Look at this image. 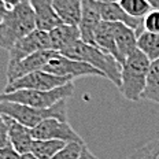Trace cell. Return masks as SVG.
Wrapping results in <instances>:
<instances>
[{
  "label": "cell",
  "instance_id": "obj_1",
  "mask_svg": "<svg viewBox=\"0 0 159 159\" xmlns=\"http://www.w3.org/2000/svg\"><path fill=\"white\" fill-rule=\"evenodd\" d=\"M62 55L91 65L92 67L100 70L104 74V77L110 80L114 85H117L118 88L121 87L122 66L118 63V61L115 58H112L110 54L104 52L103 49H100L96 45L87 44L82 40H78L71 47H69L66 51L62 52Z\"/></svg>",
  "mask_w": 159,
  "mask_h": 159
},
{
  "label": "cell",
  "instance_id": "obj_2",
  "mask_svg": "<svg viewBox=\"0 0 159 159\" xmlns=\"http://www.w3.org/2000/svg\"><path fill=\"white\" fill-rule=\"evenodd\" d=\"M151 62L141 51L136 49L124 62L121 69V87L119 91L126 100L137 102L141 99L147 82Z\"/></svg>",
  "mask_w": 159,
  "mask_h": 159
},
{
  "label": "cell",
  "instance_id": "obj_3",
  "mask_svg": "<svg viewBox=\"0 0 159 159\" xmlns=\"http://www.w3.org/2000/svg\"><path fill=\"white\" fill-rule=\"evenodd\" d=\"M36 29V15L30 3L11 8L3 24H0V48L10 51L18 40Z\"/></svg>",
  "mask_w": 159,
  "mask_h": 159
},
{
  "label": "cell",
  "instance_id": "obj_4",
  "mask_svg": "<svg viewBox=\"0 0 159 159\" xmlns=\"http://www.w3.org/2000/svg\"><path fill=\"white\" fill-rule=\"evenodd\" d=\"M0 114L33 129L41 121L48 118L67 121V99H63L51 107L41 108V110L25 104L12 103V102H0Z\"/></svg>",
  "mask_w": 159,
  "mask_h": 159
},
{
  "label": "cell",
  "instance_id": "obj_5",
  "mask_svg": "<svg viewBox=\"0 0 159 159\" xmlns=\"http://www.w3.org/2000/svg\"><path fill=\"white\" fill-rule=\"evenodd\" d=\"M74 85L73 82L66 84L51 91H34V89H19L15 92H3L0 93V102H12V103L25 104L33 108H48L58 102L73 96Z\"/></svg>",
  "mask_w": 159,
  "mask_h": 159
},
{
  "label": "cell",
  "instance_id": "obj_6",
  "mask_svg": "<svg viewBox=\"0 0 159 159\" xmlns=\"http://www.w3.org/2000/svg\"><path fill=\"white\" fill-rule=\"evenodd\" d=\"M73 82V78L70 77H61L51 73H47L44 70H39L34 73H30L28 75L15 80L11 84H7L4 88V92H15L19 89H34V91H51V89L63 87L66 84Z\"/></svg>",
  "mask_w": 159,
  "mask_h": 159
},
{
  "label": "cell",
  "instance_id": "obj_7",
  "mask_svg": "<svg viewBox=\"0 0 159 159\" xmlns=\"http://www.w3.org/2000/svg\"><path fill=\"white\" fill-rule=\"evenodd\" d=\"M34 140H61L65 143H84L82 137L69 125L67 121L48 118L32 129Z\"/></svg>",
  "mask_w": 159,
  "mask_h": 159
},
{
  "label": "cell",
  "instance_id": "obj_8",
  "mask_svg": "<svg viewBox=\"0 0 159 159\" xmlns=\"http://www.w3.org/2000/svg\"><path fill=\"white\" fill-rule=\"evenodd\" d=\"M44 49H51V40H49V33L44 30H33L28 36L22 37L21 40L15 43V45L8 51V66H12L22 59L28 58L39 51ZM54 51V49H52Z\"/></svg>",
  "mask_w": 159,
  "mask_h": 159
},
{
  "label": "cell",
  "instance_id": "obj_9",
  "mask_svg": "<svg viewBox=\"0 0 159 159\" xmlns=\"http://www.w3.org/2000/svg\"><path fill=\"white\" fill-rule=\"evenodd\" d=\"M43 70L55 75H61V77H70L73 80L77 77H84V75H95V77L106 78L103 73L92 67L91 65L81 61H75V59H70L62 54L49 61Z\"/></svg>",
  "mask_w": 159,
  "mask_h": 159
},
{
  "label": "cell",
  "instance_id": "obj_10",
  "mask_svg": "<svg viewBox=\"0 0 159 159\" xmlns=\"http://www.w3.org/2000/svg\"><path fill=\"white\" fill-rule=\"evenodd\" d=\"M58 55H59V52H56V51L44 49V51H39V52H36V54L28 56V58L22 59L18 63L8 66L7 67V84H11L15 80L30 74V73L43 70L44 66L47 65L49 61L56 58Z\"/></svg>",
  "mask_w": 159,
  "mask_h": 159
},
{
  "label": "cell",
  "instance_id": "obj_11",
  "mask_svg": "<svg viewBox=\"0 0 159 159\" xmlns=\"http://www.w3.org/2000/svg\"><path fill=\"white\" fill-rule=\"evenodd\" d=\"M102 22L99 14L98 2L95 0H82L81 19H80L78 29L81 40L87 44L95 45V33Z\"/></svg>",
  "mask_w": 159,
  "mask_h": 159
},
{
  "label": "cell",
  "instance_id": "obj_12",
  "mask_svg": "<svg viewBox=\"0 0 159 159\" xmlns=\"http://www.w3.org/2000/svg\"><path fill=\"white\" fill-rule=\"evenodd\" d=\"M7 124V134H8V144L11 145L19 155H25L30 152L33 144V136L32 129L19 124L14 119L3 115Z\"/></svg>",
  "mask_w": 159,
  "mask_h": 159
},
{
  "label": "cell",
  "instance_id": "obj_13",
  "mask_svg": "<svg viewBox=\"0 0 159 159\" xmlns=\"http://www.w3.org/2000/svg\"><path fill=\"white\" fill-rule=\"evenodd\" d=\"M36 15V28L39 30L51 32L63 22L56 14L52 0H29Z\"/></svg>",
  "mask_w": 159,
  "mask_h": 159
},
{
  "label": "cell",
  "instance_id": "obj_14",
  "mask_svg": "<svg viewBox=\"0 0 159 159\" xmlns=\"http://www.w3.org/2000/svg\"><path fill=\"white\" fill-rule=\"evenodd\" d=\"M98 8H99V14H100L102 21L106 22H119L129 26V28L134 29L137 32V36L140 34L143 29V19H136L133 16L128 15L126 12L122 10V7L119 6V3H98Z\"/></svg>",
  "mask_w": 159,
  "mask_h": 159
},
{
  "label": "cell",
  "instance_id": "obj_15",
  "mask_svg": "<svg viewBox=\"0 0 159 159\" xmlns=\"http://www.w3.org/2000/svg\"><path fill=\"white\" fill-rule=\"evenodd\" d=\"M114 37L119 55V63L122 66L128 56L137 49V32L124 24L114 22Z\"/></svg>",
  "mask_w": 159,
  "mask_h": 159
},
{
  "label": "cell",
  "instance_id": "obj_16",
  "mask_svg": "<svg viewBox=\"0 0 159 159\" xmlns=\"http://www.w3.org/2000/svg\"><path fill=\"white\" fill-rule=\"evenodd\" d=\"M48 33H49V40H51V49L59 52V54H62L69 47H71L75 41L81 40L78 26H73V25L62 24L61 26L52 29Z\"/></svg>",
  "mask_w": 159,
  "mask_h": 159
},
{
  "label": "cell",
  "instance_id": "obj_17",
  "mask_svg": "<svg viewBox=\"0 0 159 159\" xmlns=\"http://www.w3.org/2000/svg\"><path fill=\"white\" fill-rule=\"evenodd\" d=\"M52 4L63 24L78 26L81 19L82 0H52Z\"/></svg>",
  "mask_w": 159,
  "mask_h": 159
},
{
  "label": "cell",
  "instance_id": "obj_18",
  "mask_svg": "<svg viewBox=\"0 0 159 159\" xmlns=\"http://www.w3.org/2000/svg\"><path fill=\"white\" fill-rule=\"evenodd\" d=\"M137 49L148 58L150 62L159 59V34L143 30L137 36Z\"/></svg>",
  "mask_w": 159,
  "mask_h": 159
},
{
  "label": "cell",
  "instance_id": "obj_19",
  "mask_svg": "<svg viewBox=\"0 0 159 159\" xmlns=\"http://www.w3.org/2000/svg\"><path fill=\"white\" fill-rule=\"evenodd\" d=\"M66 144L61 140H33L30 154L39 159H52Z\"/></svg>",
  "mask_w": 159,
  "mask_h": 159
},
{
  "label": "cell",
  "instance_id": "obj_20",
  "mask_svg": "<svg viewBox=\"0 0 159 159\" xmlns=\"http://www.w3.org/2000/svg\"><path fill=\"white\" fill-rule=\"evenodd\" d=\"M141 99L159 104V59L155 62H151Z\"/></svg>",
  "mask_w": 159,
  "mask_h": 159
},
{
  "label": "cell",
  "instance_id": "obj_21",
  "mask_svg": "<svg viewBox=\"0 0 159 159\" xmlns=\"http://www.w3.org/2000/svg\"><path fill=\"white\" fill-rule=\"evenodd\" d=\"M119 6L128 15L136 19H143L152 10L148 0H119Z\"/></svg>",
  "mask_w": 159,
  "mask_h": 159
},
{
  "label": "cell",
  "instance_id": "obj_22",
  "mask_svg": "<svg viewBox=\"0 0 159 159\" xmlns=\"http://www.w3.org/2000/svg\"><path fill=\"white\" fill-rule=\"evenodd\" d=\"M126 159H159V140H152L136 148Z\"/></svg>",
  "mask_w": 159,
  "mask_h": 159
},
{
  "label": "cell",
  "instance_id": "obj_23",
  "mask_svg": "<svg viewBox=\"0 0 159 159\" xmlns=\"http://www.w3.org/2000/svg\"><path fill=\"white\" fill-rule=\"evenodd\" d=\"M85 148H87L85 143H75V141L67 143L52 159H80Z\"/></svg>",
  "mask_w": 159,
  "mask_h": 159
},
{
  "label": "cell",
  "instance_id": "obj_24",
  "mask_svg": "<svg viewBox=\"0 0 159 159\" xmlns=\"http://www.w3.org/2000/svg\"><path fill=\"white\" fill-rule=\"evenodd\" d=\"M143 29L150 33L159 34V10H151L143 18Z\"/></svg>",
  "mask_w": 159,
  "mask_h": 159
},
{
  "label": "cell",
  "instance_id": "obj_25",
  "mask_svg": "<svg viewBox=\"0 0 159 159\" xmlns=\"http://www.w3.org/2000/svg\"><path fill=\"white\" fill-rule=\"evenodd\" d=\"M8 144V134H7V124L6 119L0 114V150L4 147H7Z\"/></svg>",
  "mask_w": 159,
  "mask_h": 159
},
{
  "label": "cell",
  "instance_id": "obj_26",
  "mask_svg": "<svg viewBox=\"0 0 159 159\" xmlns=\"http://www.w3.org/2000/svg\"><path fill=\"white\" fill-rule=\"evenodd\" d=\"M0 159H22V155H19L11 145L0 150Z\"/></svg>",
  "mask_w": 159,
  "mask_h": 159
},
{
  "label": "cell",
  "instance_id": "obj_27",
  "mask_svg": "<svg viewBox=\"0 0 159 159\" xmlns=\"http://www.w3.org/2000/svg\"><path fill=\"white\" fill-rule=\"evenodd\" d=\"M2 2L7 6L8 10H11V8H14V7H16V6H19V4L29 3V0H2Z\"/></svg>",
  "mask_w": 159,
  "mask_h": 159
},
{
  "label": "cell",
  "instance_id": "obj_28",
  "mask_svg": "<svg viewBox=\"0 0 159 159\" xmlns=\"http://www.w3.org/2000/svg\"><path fill=\"white\" fill-rule=\"evenodd\" d=\"M8 11H10L8 7L0 0V24H3V21H4L6 16H7V14H8Z\"/></svg>",
  "mask_w": 159,
  "mask_h": 159
},
{
  "label": "cell",
  "instance_id": "obj_29",
  "mask_svg": "<svg viewBox=\"0 0 159 159\" xmlns=\"http://www.w3.org/2000/svg\"><path fill=\"white\" fill-rule=\"evenodd\" d=\"M95 158H96V157H95V155H92L91 152H89L88 148H85V151L82 152V155L80 157V159H95Z\"/></svg>",
  "mask_w": 159,
  "mask_h": 159
},
{
  "label": "cell",
  "instance_id": "obj_30",
  "mask_svg": "<svg viewBox=\"0 0 159 159\" xmlns=\"http://www.w3.org/2000/svg\"><path fill=\"white\" fill-rule=\"evenodd\" d=\"M98 3H103V4H107V3H119V0H95Z\"/></svg>",
  "mask_w": 159,
  "mask_h": 159
},
{
  "label": "cell",
  "instance_id": "obj_31",
  "mask_svg": "<svg viewBox=\"0 0 159 159\" xmlns=\"http://www.w3.org/2000/svg\"><path fill=\"white\" fill-rule=\"evenodd\" d=\"M22 159H39V158H36L34 155L29 152V154H25V155H22Z\"/></svg>",
  "mask_w": 159,
  "mask_h": 159
},
{
  "label": "cell",
  "instance_id": "obj_32",
  "mask_svg": "<svg viewBox=\"0 0 159 159\" xmlns=\"http://www.w3.org/2000/svg\"><path fill=\"white\" fill-rule=\"evenodd\" d=\"M95 159H98V158H95Z\"/></svg>",
  "mask_w": 159,
  "mask_h": 159
}]
</instances>
